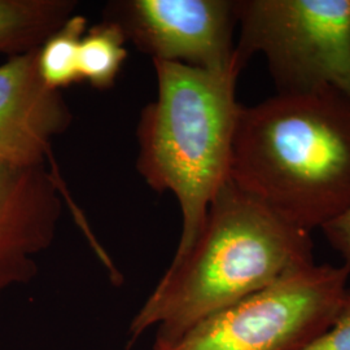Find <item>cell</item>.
I'll list each match as a JSON object with an SVG mask.
<instances>
[{"instance_id": "cell-1", "label": "cell", "mask_w": 350, "mask_h": 350, "mask_svg": "<svg viewBox=\"0 0 350 350\" xmlns=\"http://www.w3.org/2000/svg\"><path fill=\"white\" fill-rule=\"evenodd\" d=\"M230 180L312 232L350 206V100L336 90L240 107Z\"/></svg>"}, {"instance_id": "cell-11", "label": "cell", "mask_w": 350, "mask_h": 350, "mask_svg": "<svg viewBox=\"0 0 350 350\" xmlns=\"http://www.w3.org/2000/svg\"><path fill=\"white\" fill-rule=\"evenodd\" d=\"M88 20L73 14L38 49V69L49 88L60 91L81 81L78 55Z\"/></svg>"}, {"instance_id": "cell-13", "label": "cell", "mask_w": 350, "mask_h": 350, "mask_svg": "<svg viewBox=\"0 0 350 350\" xmlns=\"http://www.w3.org/2000/svg\"><path fill=\"white\" fill-rule=\"evenodd\" d=\"M328 244L338 252L342 258V266L350 273V206L322 228Z\"/></svg>"}, {"instance_id": "cell-6", "label": "cell", "mask_w": 350, "mask_h": 350, "mask_svg": "<svg viewBox=\"0 0 350 350\" xmlns=\"http://www.w3.org/2000/svg\"><path fill=\"white\" fill-rule=\"evenodd\" d=\"M116 23L152 60L186 64L206 70L237 68L234 1L124 0L108 5Z\"/></svg>"}, {"instance_id": "cell-10", "label": "cell", "mask_w": 350, "mask_h": 350, "mask_svg": "<svg viewBox=\"0 0 350 350\" xmlns=\"http://www.w3.org/2000/svg\"><path fill=\"white\" fill-rule=\"evenodd\" d=\"M126 40L122 29L109 20L86 30L78 55L81 81L98 90L112 88L127 57Z\"/></svg>"}, {"instance_id": "cell-4", "label": "cell", "mask_w": 350, "mask_h": 350, "mask_svg": "<svg viewBox=\"0 0 350 350\" xmlns=\"http://www.w3.org/2000/svg\"><path fill=\"white\" fill-rule=\"evenodd\" d=\"M240 69L262 55L278 94L336 90L350 100V0L234 1Z\"/></svg>"}, {"instance_id": "cell-12", "label": "cell", "mask_w": 350, "mask_h": 350, "mask_svg": "<svg viewBox=\"0 0 350 350\" xmlns=\"http://www.w3.org/2000/svg\"><path fill=\"white\" fill-rule=\"evenodd\" d=\"M304 350H350V287L345 288L329 328Z\"/></svg>"}, {"instance_id": "cell-7", "label": "cell", "mask_w": 350, "mask_h": 350, "mask_svg": "<svg viewBox=\"0 0 350 350\" xmlns=\"http://www.w3.org/2000/svg\"><path fill=\"white\" fill-rule=\"evenodd\" d=\"M63 199L95 241L68 186L49 166L0 163V293L37 275L36 257L52 244L63 214Z\"/></svg>"}, {"instance_id": "cell-9", "label": "cell", "mask_w": 350, "mask_h": 350, "mask_svg": "<svg viewBox=\"0 0 350 350\" xmlns=\"http://www.w3.org/2000/svg\"><path fill=\"white\" fill-rule=\"evenodd\" d=\"M72 0H0V53L37 50L73 16Z\"/></svg>"}, {"instance_id": "cell-8", "label": "cell", "mask_w": 350, "mask_h": 350, "mask_svg": "<svg viewBox=\"0 0 350 350\" xmlns=\"http://www.w3.org/2000/svg\"><path fill=\"white\" fill-rule=\"evenodd\" d=\"M72 122L60 91L49 88L38 69L37 50L8 57L0 65V163L49 166L60 182L52 139Z\"/></svg>"}, {"instance_id": "cell-2", "label": "cell", "mask_w": 350, "mask_h": 350, "mask_svg": "<svg viewBox=\"0 0 350 350\" xmlns=\"http://www.w3.org/2000/svg\"><path fill=\"white\" fill-rule=\"evenodd\" d=\"M312 232L291 224L230 179L212 201L200 234L172 261L130 325L131 338L157 328L179 338L205 318L314 262Z\"/></svg>"}, {"instance_id": "cell-3", "label": "cell", "mask_w": 350, "mask_h": 350, "mask_svg": "<svg viewBox=\"0 0 350 350\" xmlns=\"http://www.w3.org/2000/svg\"><path fill=\"white\" fill-rule=\"evenodd\" d=\"M152 62L157 98L140 114L137 166L150 187L170 191L178 200L182 234L175 261L193 245L212 201L230 179L240 70Z\"/></svg>"}, {"instance_id": "cell-5", "label": "cell", "mask_w": 350, "mask_h": 350, "mask_svg": "<svg viewBox=\"0 0 350 350\" xmlns=\"http://www.w3.org/2000/svg\"><path fill=\"white\" fill-rule=\"evenodd\" d=\"M349 276L342 265L296 267L153 350H304L332 325Z\"/></svg>"}]
</instances>
